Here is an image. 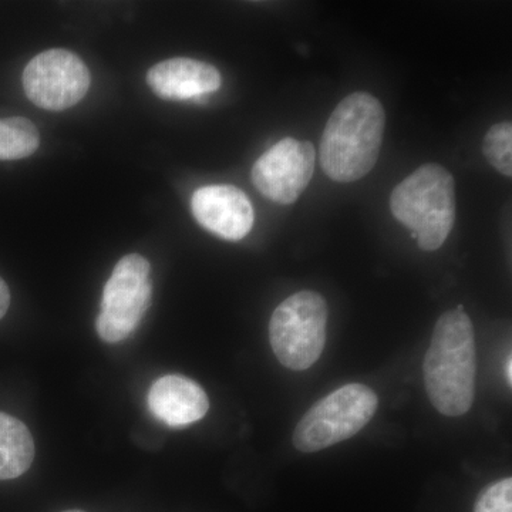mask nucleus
I'll list each match as a JSON object with an SVG mask.
<instances>
[{
  "mask_svg": "<svg viewBox=\"0 0 512 512\" xmlns=\"http://www.w3.org/2000/svg\"><path fill=\"white\" fill-rule=\"evenodd\" d=\"M476 340L473 322L463 306L441 315L424 357V384L437 412L466 414L476 393Z\"/></svg>",
  "mask_w": 512,
  "mask_h": 512,
  "instance_id": "obj_1",
  "label": "nucleus"
},
{
  "mask_svg": "<svg viewBox=\"0 0 512 512\" xmlns=\"http://www.w3.org/2000/svg\"><path fill=\"white\" fill-rule=\"evenodd\" d=\"M384 124L382 103L372 94L353 93L340 101L320 140V165L330 180L353 183L375 168Z\"/></svg>",
  "mask_w": 512,
  "mask_h": 512,
  "instance_id": "obj_2",
  "label": "nucleus"
},
{
  "mask_svg": "<svg viewBox=\"0 0 512 512\" xmlns=\"http://www.w3.org/2000/svg\"><path fill=\"white\" fill-rule=\"evenodd\" d=\"M390 210L396 220L412 231L423 251H437L456 221L453 175L439 164L421 165L394 188Z\"/></svg>",
  "mask_w": 512,
  "mask_h": 512,
  "instance_id": "obj_3",
  "label": "nucleus"
},
{
  "mask_svg": "<svg viewBox=\"0 0 512 512\" xmlns=\"http://www.w3.org/2000/svg\"><path fill=\"white\" fill-rule=\"evenodd\" d=\"M379 399L365 384L352 383L313 404L293 431L292 443L302 453H316L359 433L375 416Z\"/></svg>",
  "mask_w": 512,
  "mask_h": 512,
  "instance_id": "obj_4",
  "label": "nucleus"
},
{
  "mask_svg": "<svg viewBox=\"0 0 512 512\" xmlns=\"http://www.w3.org/2000/svg\"><path fill=\"white\" fill-rule=\"evenodd\" d=\"M328 305L319 293L296 292L285 299L269 322V342L276 359L302 372L318 362L326 343Z\"/></svg>",
  "mask_w": 512,
  "mask_h": 512,
  "instance_id": "obj_5",
  "label": "nucleus"
},
{
  "mask_svg": "<svg viewBox=\"0 0 512 512\" xmlns=\"http://www.w3.org/2000/svg\"><path fill=\"white\" fill-rule=\"evenodd\" d=\"M150 272V264L141 255H127L117 262L104 285L96 322L97 333L104 342L119 343L140 325L153 295Z\"/></svg>",
  "mask_w": 512,
  "mask_h": 512,
  "instance_id": "obj_6",
  "label": "nucleus"
},
{
  "mask_svg": "<svg viewBox=\"0 0 512 512\" xmlns=\"http://www.w3.org/2000/svg\"><path fill=\"white\" fill-rule=\"evenodd\" d=\"M26 96L40 109L62 111L76 106L90 87V72L79 56L64 49L46 50L23 72Z\"/></svg>",
  "mask_w": 512,
  "mask_h": 512,
  "instance_id": "obj_7",
  "label": "nucleus"
},
{
  "mask_svg": "<svg viewBox=\"0 0 512 512\" xmlns=\"http://www.w3.org/2000/svg\"><path fill=\"white\" fill-rule=\"evenodd\" d=\"M315 156V147L309 141L284 138L256 160L252 181L268 200L293 204L311 183Z\"/></svg>",
  "mask_w": 512,
  "mask_h": 512,
  "instance_id": "obj_8",
  "label": "nucleus"
},
{
  "mask_svg": "<svg viewBox=\"0 0 512 512\" xmlns=\"http://www.w3.org/2000/svg\"><path fill=\"white\" fill-rule=\"evenodd\" d=\"M192 214L198 224L227 241L247 237L255 212L245 192L234 185H208L194 192Z\"/></svg>",
  "mask_w": 512,
  "mask_h": 512,
  "instance_id": "obj_9",
  "label": "nucleus"
},
{
  "mask_svg": "<svg viewBox=\"0 0 512 512\" xmlns=\"http://www.w3.org/2000/svg\"><path fill=\"white\" fill-rule=\"evenodd\" d=\"M147 83L161 99L202 101L220 89L222 79L212 64L175 57L151 67Z\"/></svg>",
  "mask_w": 512,
  "mask_h": 512,
  "instance_id": "obj_10",
  "label": "nucleus"
},
{
  "mask_svg": "<svg viewBox=\"0 0 512 512\" xmlns=\"http://www.w3.org/2000/svg\"><path fill=\"white\" fill-rule=\"evenodd\" d=\"M148 407L156 419L170 427L200 421L210 410V400L200 384L180 375L160 377L148 393Z\"/></svg>",
  "mask_w": 512,
  "mask_h": 512,
  "instance_id": "obj_11",
  "label": "nucleus"
},
{
  "mask_svg": "<svg viewBox=\"0 0 512 512\" xmlns=\"http://www.w3.org/2000/svg\"><path fill=\"white\" fill-rule=\"evenodd\" d=\"M35 460V441L16 417L0 412V480L25 474Z\"/></svg>",
  "mask_w": 512,
  "mask_h": 512,
  "instance_id": "obj_12",
  "label": "nucleus"
},
{
  "mask_svg": "<svg viewBox=\"0 0 512 512\" xmlns=\"http://www.w3.org/2000/svg\"><path fill=\"white\" fill-rule=\"evenodd\" d=\"M39 131L23 117L0 120V160H22L39 148Z\"/></svg>",
  "mask_w": 512,
  "mask_h": 512,
  "instance_id": "obj_13",
  "label": "nucleus"
},
{
  "mask_svg": "<svg viewBox=\"0 0 512 512\" xmlns=\"http://www.w3.org/2000/svg\"><path fill=\"white\" fill-rule=\"evenodd\" d=\"M484 156L505 177L512 175V124L501 121L488 130L484 138Z\"/></svg>",
  "mask_w": 512,
  "mask_h": 512,
  "instance_id": "obj_14",
  "label": "nucleus"
},
{
  "mask_svg": "<svg viewBox=\"0 0 512 512\" xmlns=\"http://www.w3.org/2000/svg\"><path fill=\"white\" fill-rule=\"evenodd\" d=\"M474 512H512V480L491 484L478 497Z\"/></svg>",
  "mask_w": 512,
  "mask_h": 512,
  "instance_id": "obj_15",
  "label": "nucleus"
},
{
  "mask_svg": "<svg viewBox=\"0 0 512 512\" xmlns=\"http://www.w3.org/2000/svg\"><path fill=\"white\" fill-rule=\"evenodd\" d=\"M10 306V291L6 282L0 278V319L6 315Z\"/></svg>",
  "mask_w": 512,
  "mask_h": 512,
  "instance_id": "obj_16",
  "label": "nucleus"
},
{
  "mask_svg": "<svg viewBox=\"0 0 512 512\" xmlns=\"http://www.w3.org/2000/svg\"><path fill=\"white\" fill-rule=\"evenodd\" d=\"M505 377H507L508 384L511 386L512 382V360L511 356L507 357V362H505Z\"/></svg>",
  "mask_w": 512,
  "mask_h": 512,
  "instance_id": "obj_17",
  "label": "nucleus"
},
{
  "mask_svg": "<svg viewBox=\"0 0 512 512\" xmlns=\"http://www.w3.org/2000/svg\"><path fill=\"white\" fill-rule=\"evenodd\" d=\"M63 512H84V511H80V510H69V511H63Z\"/></svg>",
  "mask_w": 512,
  "mask_h": 512,
  "instance_id": "obj_18",
  "label": "nucleus"
}]
</instances>
